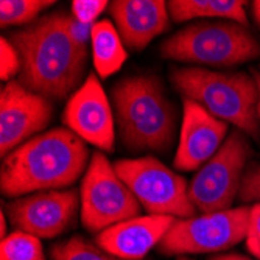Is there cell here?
Listing matches in <instances>:
<instances>
[{"label": "cell", "instance_id": "f546056e", "mask_svg": "<svg viewBox=\"0 0 260 260\" xmlns=\"http://www.w3.org/2000/svg\"><path fill=\"white\" fill-rule=\"evenodd\" d=\"M176 260H192V258H188V257H184V255H179Z\"/></svg>", "mask_w": 260, "mask_h": 260}, {"label": "cell", "instance_id": "484cf974", "mask_svg": "<svg viewBox=\"0 0 260 260\" xmlns=\"http://www.w3.org/2000/svg\"><path fill=\"white\" fill-rule=\"evenodd\" d=\"M207 260H252L243 254H237V252H229V254H218V255H214Z\"/></svg>", "mask_w": 260, "mask_h": 260}, {"label": "cell", "instance_id": "f1b7e54d", "mask_svg": "<svg viewBox=\"0 0 260 260\" xmlns=\"http://www.w3.org/2000/svg\"><path fill=\"white\" fill-rule=\"evenodd\" d=\"M251 75L255 80L257 89H258V106H257V112H258V122H260V72L258 70H251Z\"/></svg>", "mask_w": 260, "mask_h": 260}, {"label": "cell", "instance_id": "ba28073f", "mask_svg": "<svg viewBox=\"0 0 260 260\" xmlns=\"http://www.w3.org/2000/svg\"><path fill=\"white\" fill-rule=\"evenodd\" d=\"M252 156V147L246 134L234 129L221 148L195 173L188 184V197L197 210L214 214L232 209L239 197L242 179Z\"/></svg>", "mask_w": 260, "mask_h": 260}, {"label": "cell", "instance_id": "cb8c5ba5", "mask_svg": "<svg viewBox=\"0 0 260 260\" xmlns=\"http://www.w3.org/2000/svg\"><path fill=\"white\" fill-rule=\"evenodd\" d=\"M66 28H67V33H69L70 39L74 41V44L78 47V49H81L84 52H89L93 25L83 23V22L77 20L72 14L67 13L66 14Z\"/></svg>", "mask_w": 260, "mask_h": 260}, {"label": "cell", "instance_id": "7a4b0ae2", "mask_svg": "<svg viewBox=\"0 0 260 260\" xmlns=\"http://www.w3.org/2000/svg\"><path fill=\"white\" fill-rule=\"evenodd\" d=\"M89 148L69 128H52L11 151L2 162L0 187L8 198L75 184L89 167Z\"/></svg>", "mask_w": 260, "mask_h": 260}, {"label": "cell", "instance_id": "9a60e30c", "mask_svg": "<svg viewBox=\"0 0 260 260\" xmlns=\"http://www.w3.org/2000/svg\"><path fill=\"white\" fill-rule=\"evenodd\" d=\"M176 220L169 215L134 217L97 234L95 242L119 258L142 260L162 242Z\"/></svg>", "mask_w": 260, "mask_h": 260}, {"label": "cell", "instance_id": "e0dca14e", "mask_svg": "<svg viewBox=\"0 0 260 260\" xmlns=\"http://www.w3.org/2000/svg\"><path fill=\"white\" fill-rule=\"evenodd\" d=\"M243 0H170L167 2L170 19L176 23L201 17H218L248 27Z\"/></svg>", "mask_w": 260, "mask_h": 260}, {"label": "cell", "instance_id": "4316f807", "mask_svg": "<svg viewBox=\"0 0 260 260\" xmlns=\"http://www.w3.org/2000/svg\"><path fill=\"white\" fill-rule=\"evenodd\" d=\"M252 19L255 22V25L260 28V0H255V2H252Z\"/></svg>", "mask_w": 260, "mask_h": 260}, {"label": "cell", "instance_id": "44dd1931", "mask_svg": "<svg viewBox=\"0 0 260 260\" xmlns=\"http://www.w3.org/2000/svg\"><path fill=\"white\" fill-rule=\"evenodd\" d=\"M106 8H109L106 0H74L70 4V14L83 23L93 25Z\"/></svg>", "mask_w": 260, "mask_h": 260}, {"label": "cell", "instance_id": "2e32d148", "mask_svg": "<svg viewBox=\"0 0 260 260\" xmlns=\"http://www.w3.org/2000/svg\"><path fill=\"white\" fill-rule=\"evenodd\" d=\"M90 50L95 74L103 80L119 72L128 59L126 47L114 22L109 19H100L97 23H93Z\"/></svg>", "mask_w": 260, "mask_h": 260}, {"label": "cell", "instance_id": "7402d4cb", "mask_svg": "<svg viewBox=\"0 0 260 260\" xmlns=\"http://www.w3.org/2000/svg\"><path fill=\"white\" fill-rule=\"evenodd\" d=\"M0 78L2 81H11L14 77H19L20 72V56L16 47L8 41V38H2L0 41Z\"/></svg>", "mask_w": 260, "mask_h": 260}, {"label": "cell", "instance_id": "d6986e66", "mask_svg": "<svg viewBox=\"0 0 260 260\" xmlns=\"http://www.w3.org/2000/svg\"><path fill=\"white\" fill-rule=\"evenodd\" d=\"M56 5V2L50 0H4L0 2V25L2 28L8 27H27L36 22L39 14Z\"/></svg>", "mask_w": 260, "mask_h": 260}, {"label": "cell", "instance_id": "30bf717a", "mask_svg": "<svg viewBox=\"0 0 260 260\" xmlns=\"http://www.w3.org/2000/svg\"><path fill=\"white\" fill-rule=\"evenodd\" d=\"M80 193L72 190H44L30 193L4 206L16 231L28 232L38 239H55L75 223Z\"/></svg>", "mask_w": 260, "mask_h": 260}, {"label": "cell", "instance_id": "5bb4252c", "mask_svg": "<svg viewBox=\"0 0 260 260\" xmlns=\"http://www.w3.org/2000/svg\"><path fill=\"white\" fill-rule=\"evenodd\" d=\"M109 14L126 49L140 52L170 25V13L164 0H115Z\"/></svg>", "mask_w": 260, "mask_h": 260}, {"label": "cell", "instance_id": "d4e9b609", "mask_svg": "<svg viewBox=\"0 0 260 260\" xmlns=\"http://www.w3.org/2000/svg\"><path fill=\"white\" fill-rule=\"evenodd\" d=\"M246 249L260 260V203L251 206L249 224L246 234Z\"/></svg>", "mask_w": 260, "mask_h": 260}, {"label": "cell", "instance_id": "4fadbf2b", "mask_svg": "<svg viewBox=\"0 0 260 260\" xmlns=\"http://www.w3.org/2000/svg\"><path fill=\"white\" fill-rule=\"evenodd\" d=\"M182 125L173 167L179 172H198L224 144L229 125L197 102L182 99Z\"/></svg>", "mask_w": 260, "mask_h": 260}, {"label": "cell", "instance_id": "277c9868", "mask_svg": "<svg viewBox=\"0 0 260 260\" xmlns=\"http://www.w3.org/2000/svg\"><path fill=\"white\" fill-rule=\"evenodd\" d=\"M169 77L182 99L197 102L217 119L258 139V89L251 74L172 66Z\"/></svg>", "mask_w": 260, "mask_h": 260}, {"label": "cell", "instance_id": "6da1fadb", "mask_svg": "<svg viewBox=\"0 0 260 260\" xmlns=\"http://www.w3.org/2000/svg\"><path fill=\"white\" fill-rule=\"evenodd\" d=\"M66 14L64 10L44 14L8 35L20 56L17 81L50 102L70 99L86 81L89 52L70 39Z\"/></svg>", "mask_w": 260, "mask_h": 260}, {"label": "cell", "instance_id": "9c48e42d", "mask_svg": "<svg viewBox=\"0 0 260 260\" xmlns=\"http://www.w3.org/2000/svg\"><path fill=\"white\" fill-rule=\"evenodd\" d=\"M249 206H239L214 214L176 220L157 245L164 255L221 252L246 239Z\"/></svg>", "mask_w": 260, "mask_h": 260}, {"label": "cell", "instance_id": "3957f363", "mask_svg": "<svg viewBox=\"0 0 260 260\" xmlns=\"http://www.w3.org/2000/svg\"><path fill=\"white\" fill-rule=\"evenodd\" d=\"M122 145L131 153H167L176 139L178 111L160 78L134 75L111 90Z\"/></svg>", "mask_w": 260, "mask_h": 260}, {"label": "cell", "instance_id": "83f0119b", "mask_svg": "<svg viewBox=\"0 0 260 260\" xmlns=\"http://www.w3.org/2000/svg\"><path fill=\"white\" fill-rule=\"evenodd\" d=\"M7 214L5 210H2V215H0V234H2V240L8 235V228H7Z\"/></svg>", "mask_w": 260, "mask_h": 260}, {"label": "cell", "instance_id": "52a82bcc", "mask_svg": "<svg viewBox=\"0 0 260 260\" xmlns=\"http://www.w3.org/2000/svg\"><path fill=\"white\" fill-rule=\"evenodd\" d=\"M142 206L103 153H93L80 188L83 226L100 234L125 220L140 217Z\"/></svg>", "mask_w": 260, "mask_h": 260}, {"label": "cell", "instance_id": "7c38bea8", "mask_svg": "<svg viewBox=\"0 0 260 260\" xmlns=\"http://www.w3.org/2000/svg\"><path fill=\"white\" fill-rule=\"evenodd\" d=\"M62 123L87 144L114 153L115 115L95 72L89 74L81 87L67 100Z\"/></svg>", "mask_w": 260, "mask_h": 260}, {"label": "cell", "instance_id": "603a6c76", "mask_svg": "<svg viewBox=\"0 0 260 260\" xmlns=\"http://www.w3.org/2000/svg\"><path fill=\"white\" fill-rule=\"evenodd\" d=\"M239 200L243 204L260 203V164H251L243 175Z\"/></svg>", "mask_w": 260, "mask_h": 260}, {"label": "cell", "instance_id": "ffe728a7", "mask_svg": "<svg viewBox=\"0 0 260 260\" xmlns=\"http://www.w3.org/2000/svg\"><path fill=\"white\" fill-rule=\"evenodd\" d=\"M0 260H47L41 239L22 231L10 232L0 245Z\"/></svg>", "mask_w": 260, "mask_h": 260}, {"label": "cell", "instance_id": "8fae6325", "mask_svg": "<svg viewBox=\"0 0 260 260\" xmlns=\"http://www.w3.org/2000/svg\"><path fill=\"white\" fill-rule=\"evenodd\" d=\"M53 117L49 99L28 90L17 80L8 81L0 92V153L7 157L47 128Z\"/></svg>", "mask_w": 260, "mask_h": 260}, {"label": "cell", "instance_id": "ac0fdd59", "mask_svg": "<svg viewBox=\"0 0 260 260\" xmlns=\"http://www.w3.org/2000/svg\"><path fill=\"white\" fill-rule=\"evenodd\" d=\"M52 260H123L119 258L102 246L97 242H92L83 235H72L66 240L56 242L50 246Z\"/></svg>", "mask_w": 260, "mask_h": 260}, {"label": "cell", "instance_id": "8992f818", "mask_svg": "<svg viewBox=\"0 0 260 260\" xmlns=\"http://www.w3.org/2000/svg\"><path fill=\"white\" fill-rule=\"evenodd\" d=\"M114 169L148 215L192 218L197 207L188 197L187 181L153 156L119 159Z\"/></svg>", "mask_w": 260, "mask_h": 260}, {"label": "cell", "instance_id": "5b68a950", "mask_svg": "<svg viewBox=\"0 0 260 260\" xmlns=\"http://www.w3.org/2000/svg\"><path fill=\"white\" fill-rule=\"evenodd\" d=\"M159 53L172 61L226 69L260 58V39L232 20L195 22L165 39Z\"/></svg>", "mask_w": 260, "mask_h": 260}]
</instances>
